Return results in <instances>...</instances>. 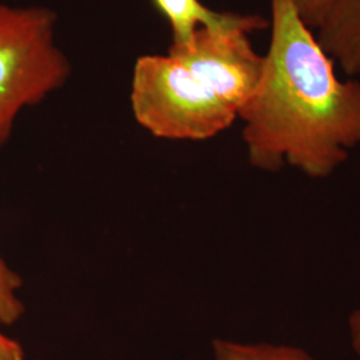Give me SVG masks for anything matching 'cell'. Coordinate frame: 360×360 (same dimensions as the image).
<instances>
[{
  "instance_id": "cell-2",
  "label": "cell",
  "mask_w": 360,
  "mask_h": 360,
  "mask_svg": "<svg viewBox=\"0 0 360 360\" xmlns=\"http://www.w3.org/2000/svg\"><path fill=\"white\" fill-rule=\"evenodd\" d=\"M129 98L136 122L163 139L206 141L239 117L232 105L168 55L136 60Z\"/></svg>"
},
{
  "instance_id": "cell-7",
  "label": "cell",
  "mask_w": 360,
  "mask_h": 360,
  "mask_svg": "<svg viewBox=\"0 0 360 360\" xmlns=\"http://www.w3.org/2000/svg\"><path fill=\"white\" fill-rule=\"evenodd\" d=\"M214 360H318L291 345L240 343L218 338L212 342Z\"/></svg>"
},
{
  "instance_id": "cell-11",
  "label": "cell",
  "mask_w": 360,
  "mask_h": 360,
  "mask_svg": "<svg viewBox=\"0 0 360 360\" xmlns=\"http://www.w3.org/2000/svg\"><path fill=\"white\" fill-rule=\"evenodd\" d=\"M348 335L351 347L360 359V309L354 311L348 318Z\"/></svg>"
},
{
  "instance_id": "cell-9",
  "label": "cell",
  "mask_w": 360,
  "mask_h": 360,
  "mask_svg": "<svg viewBox=\"0 0 360 360\" xmlns=\"http://www.w3.org/2000/svg\"><path fill=\"white\" fill-rule=\"evenodd\" d=\"M300 19L311 30H318L338 0H291Z\"/></svg>"
},
{
  "instance_id": "cell-5",
  "label": "cell",
  "mask_w": 360,
  "mask_h": 360,
  "mask_svg": "<svg viewBox=\"0 0 360 360\" xmlns=\"http://www.w3.org/2000/svg\"><path fill=\"white\" fill-rule=\"evenodd\" d=\"M154 4L169 22L172 44L187 43L199 28L242 30L251 34L270 26L259 15L218 13L206 7L200 0H154Z\"/></svg>"
},
{
  "instance_id": "cell-3",
  "label": "cell",
  "mask_w": 360,
  "mask_h": 360,
  "mask_svg": "<svg viewBox=\"0 0 360 360\" xmlns=\"http://www.w3.org/2000/svg\"><path fill=\"white\" fill-rule=\"evenodd\" d=\"M55 25L56 15L49 8L0 3V146L23 108L41 102L70 77Z\"/></svg>"
},
{
  "instance_id": "cell-6",
  "label": "cell",
  "mask_w": 360,
  "mask_h": 360,
  "mask_svg": "<svg viewBox=\"0 0 360 360\" xmlns=\"http://www.w3.org/2000/svg\"><path fill=\"white\" fill-rule=\"evenodd\" d=\"M316 39L342 71L360 75V0H338Z\"/></svg>"
},
{
  "instance_id": "cell-4",
  "label": "cell",
  "mask_w": 360,
  "mask_h": 360,
  "mask_svg": "<svg viewBox=\"0 0 360 360\" xmlns=\"http://www.w3.org/2000/svg\"><path fill=\"white\" fill-rule=\"evenodd\" d=\"M248 32L242 30L199 28L184 44H171L168 56L191 71L238 114L257 84L264 68Z\"/></svg>"
},
{
  "instance_id": "cell-10",
  "label": "cell",
  "mask_w": 360,
  "mask_h": 360,
  "mask_svg": "<svg viewBox=\"0 0 360 360\" xmlns=\"http://www.w3.org/2000/svg\"><path fill=\"white\" fill-rule=\"evenodd\" d=\"M0 360H25L22 346L11 338L0 333Z\"/></svg>"
},
{
  "instance_id": "cell-8",
  "label": "cell",
  "mask_w": 360,
  "mask_h": 360,
  "mask_svg": "<svg viewBox=\"0 0 360 360\" xmlns=\"http://www.w3.org/2000/svg\"><path fill=\"white\" fill-rule=\"evenodd\" d=\"M22 278L0 257V323L11 326L25 314V306L18 296Z\"/></svg>"
},
{
  "instance_id": "cell-1",
  "label": "cell",
  "mask_w": 360,
  "mask_h": 360,
  "mask_svg": "<svg viewBox=\"0 0 360 360\" xmlns=\"http://www.w3.org/2000/svg\"><path fill=\"white\" fill-rule=\"evenodd\" d=\"M251 166L330 178L360 146V82L340 80L291 0H271V39L257 90L239 112Z\"/></svg>"
}]
</instances>
